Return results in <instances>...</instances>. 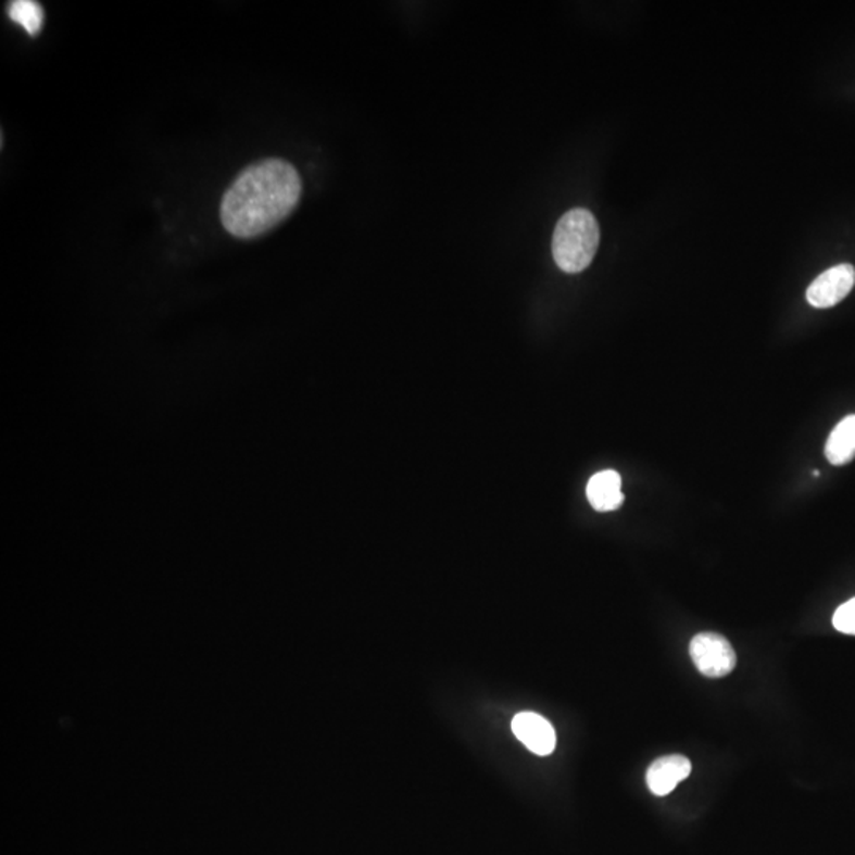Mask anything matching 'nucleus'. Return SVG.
Instances as JSON below:
<instances>
[{
    "label": "nucleus",
    "instance_id": "1",
    "mask_svg": "<svg viewBox=\"0 0 855 855\" xmlns=\"http://www.w3.org/2000/svg\"><path fill=\"white\" fill-rule=\"evenodd\" d=\"M300 175L282 159H265L241 172L225 192L221 221L238 238L266 234L293 213L301 199Z\"/></svg>",
    "mask_w": 855,
    "mask_h": 855
},
{
    "label": "nucleus",
    "instance_id": "2",
    "mask_svg": "<svg viewBox=\"0 0 855 855\" xmlns=\"http://www.w3.org/2000/svg\"><path fill=\"white\" fill-rule=\"evenodd\" d=\"M601 241V230L591 211L574 208L556 224L552 252L556 265L564 273L576 275L593 262Z\"/></svg>",
    "mask_w": 855,
    "mask_h": 855
},
{
    "label": "nucleus",
    "instance_id": "3",
    "mask_svg": "<svg viewBox=\"0 0 855 855\" xmlns=\"http://www.w3.org/2000/svg\"><path fill=\"white\" fill-rule=\"evenodd\" d=\"M692 663L708 678H722L735 669L737 654L729 640L716 632H701L689 645Z\"/></svg>",
    "mask_w": 855,
    "mask_h": 855
},
{
    "label": "nucleus",
    "instance_id": "4",
    "mask_svg": "<svg viewBox=\"0 0 855 855\" xmlns=\"http://www.w3.org/2000/svg\"><path fill=\"white\" fill-rule=\"evenodd\" d=\"M855 284V268L850 263H841L827 269L822 275L813 280L806 290V300L818 310L835 306L841 303Z\"/></svg>",
    "mask_w": 855,
    "mask_h": 855
},
{
    "label": "nucleus",
    "instance_id": "5",
    "mask_svg": "<svg viewBox=\"0 0 855 855\" xmlns=\"http://www.w3.org/2000/svg\"><path fill=\"white\" fill-rule=\"evenodd\" d=\"M515 737L538 756H549L556 747L553 726L538 713L523 712L512 721Z\"/></svg>",
    "mask_w": 855,
    "mask_h": 855
},
{
    "label": "nucleus",
    "instance_id": "6",
    "mask_svg": "<svg viewBox=\"0 0 855 855\" xmlns=\"http://www.w3.org/2000/svg\"><path fill=\"white\" fill-rule=\"evenodd\" d=\"M691 770V760L680 754L659 757L650 765L649 771H646V784L654 795L664 797L677 788L678 782L687 780Z\"/></svg>",
    "mask_w": 855,
    "mask_h": 855
},
{
    "label": "nucleus",
    "instance_id": "7",
    "mask_svg": "<svg viewBox=\"0 0 855 855\" xmlns=\"http://www.w3.org/2000/svg\"><path fill=\"white\" fill-rule=\"evenodd\" d=\"M587 496L594 511L614 512L621 507L625 494L621 491V477L616 470H602L591 477Z\"/></svg>",
    "mask_w": 855,
    "mask_h": 855
},
{
    "label": "nucleus",
    "instance_id": "8",
    "mask_svg": "<svg viewBox=\"0 0 855 855\" xmlns=\"http://www.w3.org/2000/svg\"><path fill=\"white\" fill-rule=\"evenodd\" d=\"M826 456L832 465L843 466L855 458V415L841 420L829 436Z\"/></svg>",
    "mask_w": 855,
    "mask_h": 855
},
{
    "label": "nucleus",
    "instance_id": "9",
    "mask_svg": "<svg viewBox=\"0 0 855 855\" xmlns=\"http://www.w3.org/2000/svg\"><path fill=\"white\" fill-rule=\"evenodd\" d=\"M9 15L10 20L23 26L29 36H37L43 27V9L34 0H16L10 5Z\"/></svg>",
    "mask_w": 855,
    "mask_h": 855
},
{
    "label": "nucleus",
    "instance_id": "10",
    "mask_svg": "<svg viewBox=\"0 0 855 855\" xmlns=\"http://www.w3.org/2000/svg\"><path fill=\"white\" fill-rule=\"evenodd\" d=\"M837 631L855 636V598L844 602L833 615Z\"/></svg>",
    "mask_w": 855,
    "mask_h": 855
}]
</instances>
